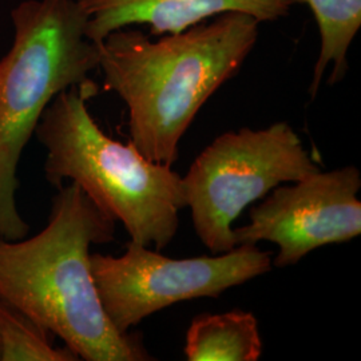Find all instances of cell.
<instances>
[{
    "mask_svg": "<svg viewBox=\"0 0 361 361\" xmlns=\"http://www.w3.org/2000/svg\"><path fill=\"white\" fill-rule=\"evenodd\" d=\"M259 22L226 13L152 40L123 27L98 44L106 90L125 102L130 142L149 161L173 166L194 118L255 49Z\"/></svg>",
    "mask_w": 361,
    "mask_h": 361,
    "instance_id": "6da1fadb",
    "label": "cell"
},
{
    "mask_svg": "<svg viewBox=\"0 0 361 361\" xmlns=\"http://www.w3.org/2000/svg\"><path fill=\"white\" fill-rule=\"evenodd\" d=\"M56 190L46 228L30 238L0 237V300L59 337L79 360H153L141 336L109 320L91 273V246L114 240L116 221L77 183Z\"/></svg>",
    "mask_w": 361,
    "mask_h": 361,
    "instance_id": "7a4b0ae2",
    "label": "cell"
},
{
    "mask_svg": "<svg viewBox=\"0 0 361 361\" xmlns=\"http://www.w3.org/2000/svg\"><path fill=\"white\" fill-rule=\"evenodd\" d=\"M98 94L91 79L59 92L35 129L47 154L44 178L59 189L71 180L116 222L130 241L161 250L173 241L186 207L182 177L143 157L133 143L106 135L87 102Z\"/></svg>",
    "mask_w": 361,
    "mask_h": 361,
    "instance_id": "3957f363",
    "label": "cell"
},
{
    "mask_svg": "<svg viewBox=\"0 0 361 361\" xmlns=\"http://www.w3.org/2000/svg\"><path fill=\"white\" fill-rule=\"evenodd\" d=\"M11 19L13 46L0 59V237L20 240L30 232L16 202L22 155L52 99L98 68L99 46L77 0H25Z\"/></svg>",
    "mask_w": 361,
    "mask_h": 361,
    "instance_id": "277c9868",
    "label": "cell"
},
{
    "mask_svg": "<svg viewBox=\"0 0 361 361\" xmlns=\"http://www.w3.org/2000/svg\"><path fill=\"white\" fill-rule=\"evenodd\" d=\"M317 171L319 165L286 122L224 133L182 177L194 232L212 253H226L237 246L233 222L246 207L283 183Z\"/></svg>",
    "mask_w": 361,
    "mask_h": 361,
    "instance_id": "5b68a950",
    "label": "cell"
},
{
    "mask_svg": "<svg viewBox=\"0 0 361 361\" xmlns=\"http://www.w3.org/2000/svg\"><path fill=\"white\" fill-rule=\"evenodd\" d=\"M271 252L237 245L213 257L170 258L129 241L122 256H90L91 273L109 320L119 332L180 301L217 298L271 271Z\"/></svg>",
    "mask_w": 361,
    "mask_h": 361,
    "instance_id": "8992f818",
    "label": "cell"
},
{
    "mask_svg": "<svg viewBox=\"0 0 361 361\" xmlns=\"http://www.w3.org/2000/svg\"><path fill=\"white\" fill-rule=\"evenodd\" d=\"M360 189L353 165L280 185L250 209L247 225L233 229L237 245L273 243L279 247L273 264L283 268L322 246L350 241L361 233Z\"/></svg>",
    "mask_w": 361,
    "mask_h": 361,
    "instance_id": "52a82bcc",
    "label": "cell"
},
{
    "mask_svg": "<svg viewBox=\"0 0 361 361\" xmlns=\"http://www.w3.org/2000/svg\"><path fill=\"white\" fill-rule=\"evenodd\" d=\"M87 15L86 37L99 44L110 32L134 25L154 37L177 34L226 13L252 15L259 23L290 13L293 0H77Z\"/></svg>",
    "mask_w": 361,
    "mask_h": 361,
    "instance_id": "ba28073f",
    "label": "cell"
},
{
    "mask_svg": "<svg viewBox=\"0 0 361 361\" xmlns=\"http://www.w3.org/2000/svg\"><path fill=\"white\" fill-rule=\"evenodd\" d=\"M183 352L189 361H257L262 340L256 316L235 310L194 319Z\"/></svg>",
    "mask_w": 361,
    "mask_h": 361,
    "instance_id": "9c48e42d",
    "label": "cell"
},
{
    "mask_svg": "<svg viewBox=\"0 0 361 361\" xmlns=\"http://www.w3.org/2000/svg\"><path fill=\"white\" fill-rule=\"evenodd\" d=\"M310 6L320 31V52L313 70L310 98L320 89L326 67L332 65L328 83L335 85L348 71V51L361 27V0H293Z\"/></svg>",
    "mask_w": 361,
    "mask_h": 361,
    "instance_id": "30bf717a",
    "label": "cell"
},
{
    "mask_svg": "<svg viewBox=\"0 0 361 361\" xmlns=\"http://www.w3.org/2000/svg\"><path fill=\"white\" fill-rule=\"evenodd\" d=\"M77 360L66 345H54L47 329L0 300V361Z\"/></svg>",
    "mask_w": 361,
    "mask_h": 361,
    "instance_id": "8fae6325",
    "label": "cell"
}]
</instances>
